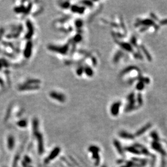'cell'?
Segmentation results:
<instances>
[{
	"label": "cell",
	"instance_id": "1",
	"mask_svg": "<svg viewBox=\"0 0 167 167\" xmlns=\"http://www.w3.org/2000/svg\"><path fill=\"white\" fill-rule=\"evenodd\" d=\"M41 82L40 79L34 78H29L19 85L18 89L19 91L22 92L39 90L41 87Z\"/></svg>",
	"mask_w": 167,
	"mask_h": 167
},
{
	"label": "cell",
	"instance_id": "2",
	"mask_svg": "<svg viewBox=\"0 0 167 167\" xmlns=\"http://www.w3.org/2000/svg\"><path fill=\"white\" fill-rule=\"evenodd\" d=\"M49 97L50 99L58 103H65L67 100L66 96L63 92L59 90H53L49 93Z\"/></svg>",
	"mask_w": 167,
	"mask_h": 167
},
{
	"label": "cell",
	"instance_id": "3",
	"mask_svg": "<svg viewBox=\"0 0 167 167\" xmlns=\"http://www.w3.org/2000/svg\"><path fill=\"white\" fill-rule=\"evenodd\" d=\"M135 26L136 27H138L139 26H143V27H154L155 30H158V29L159 28V27L158 25H157L156 23H155V21L154 20H152V19H143V20H141V19H139L137 21V22H136Z\"/></svg>",
	"mask_w": 167,
	"mask_h": 167
},
{
	"label": "cell",
	"instance_id": "4",
	"mask_svg": "<svg viewBox=\"0 0 167 167\" xmlns=\"http://www.w3.org/2000/svg\"><path fill=\"white\" fill-rule=\"evenodd\" d=\"M127 100L128 101V104L125 108V111H130L133 110L135 109L136 106H135V94L134 93H131L128 95L127 97Z\"/></svg>",
	"mask_w": 167,
	"mask_h": 167
},
{
	"label": "cell",
	"instance_id": "5",
	"mask_svg": "<svg viewBox=\"0 0 167 167\" xmlns=\"http://www.w3.org/2000/svg\"><path fill=\"white\" fill-rule=\"evenodd\" d=\"M121 105L122 103L120 101L115 102L112 104V106H111L110 109L111 114H112V115L116 116L118 115Z\"/></svg>",
	"mask_w": 167,
	"mask_h": 167
},
{
	"label": "cell",
	"instance_id": "6",
	"mask_svg": "<svg viewBox=\"0 0 167 167\" xmlns=\"http://www.w3.org/2000/svg\"><path fill=\"white\" fill-rule=\"evenodd\" d=\"M116 42H117V44H118V45H119L122 48H123L124 50H125L126 51L130 52H133V49L131 44L125 42H120L118 40L116 41Z\"/></svg>",
	"mask_w": 167,
	"mask_h": 167
},
{
	"label": "cell",
	"instance_id": "7",
	"mask_svg": "<svg viewBox=\"0 0 167 167\" xmlns=\"http://www.w3.org/2000/svg\"><path fill=\"white\" fill-rule=\"evenodd\" d=\"M151 125L150 123H147V125L144 126V127H142L140 129H139L136 133L135 136H140L142 135L144 133H145L147 131V129H149V128L151 127Z\"/></svg>",
	"mask_w": 167,
	"mask_h": 167
},
{
	"label": "cell",
	"instance_id": "8",
	"mask_svg": "<svg viewBox=\"0 0 167 167\" xmlns=\"http://www.w3.org/2000/svg\"><path fill=\"white\" fill-rule=\"evenodd\" d=\"M134 70H136L139 71V69L138 68V67H136V66L130 65V66H129V67H128L127 68H125V69L121 71V73H120V75L123 76L124 75L130 72V71H131Z\"/></svg>",
	"mask_w": 167,
	"mask_h": 167
},
{
	"label": "cell",
	"instance_id": "9",
	"mask_svg": "<svg viewBox=\"0 0 167 167\" xmlns=\"http://www.w3.org/2000/svg\"><path fill=\"white\" fill-rule=\"evenodd\" d=\"M123 55V52L119 50V51L116 52V54L114 55V56L113 59V62L114 63H118L119 62L120 58H122Z\"/></svg>",
	"mask_w": 167,
	"mask_h": 167
},
{
	"label": "cell",
	"instance_id": "10",
	"mask_svg": "<svg viewBox=\"0 0 167 167\" xmlns=\"http://www.w3.org/2000/svg\"><path fill=\"white\" fill-rule=\"evenodd\" d=\"M141 49L142 50L143 53L145 54V56H146V57L147 58V59L149 61H151V60H152V57H151L150 54L149 53V52L147 51V49H146V48H145V46H141Z\"/></svg>",
	"mask_w": 167,
	"mask_h": 167
},
{
	"label": "cell",
	"instance_id": "11",
	"mask_svg": "<svg viewBox=\"0 0 167 167\" xmlns=\"http://www.w3.org/2000/svg\"><path fill=\"white\" fill-rule=\"evenodd\" d=\"M119 135L122 137L125 138L126 139H133L134 138V136L133 135L127 133V132L125 131H122L121 133H120Z\"/></svg>",
	"mask_w": 167,
	"mask_h": 167
},
{
	"label": "cell",
	"instance_id": "12",
	"mask_svg": "<svg viewBox=\"0 0 167 167\" xmlns=\"http://www.w3.org/2000/svg\"><path fill=\"white\" fill-rule=\"evenodd\" d=\"M152 147L153 148H154L155 150H157L158 151V152H160L161 153H163V150L162 149V148L161 147V145H160V144H158V142H154L152 143Z\"/></svg>",
	"mask_w": 167,
	"mask_h": 167
},
{
	"label": "cell",
	"instance_id": "13",
	"mask_svg": "<svg viewBox=\"0 0 167 167\" xmlns=\"http://www.w3.org/2000/svg\"><path fill=\"white\" fill-rule=\"evenodd\" d=\"M144 87H145V83H143V82H142V81H139V82L137 83L136 86V88L137 90L139 91L142 90L144 88Z\"/></svg>",
	"mask_w": 167,
	"mask_h": 167
},
{
	"label": "cell",
	"instance_id": "14",
	"mask_svg": "<svg viewBox=\"0 0 167 167\" xmlns=\"http://www.w3.org/2000/svg\"><path fill=\"white\" fill-rule=\"evenodd\" d=\"M127 150L128 151H129L130 153H133V154H139V151L137 150V149H136L135 148H134L133 147H129L127 148Z\"/></svg>",
	"mask_w": 167,
	"mask_h": 167
},
{
	"label": "cell",
	"instance_id": "15",
	"mask_svg": "<svg viewBox=\"0 0 167 167\" xmlns=\"http://www.w3.org/2000/svg\"><path fill=\"white\" fill-rule=\"evenodd\" d=\"M137 100L138 102V103L139 106H142V104L143 103V101L142 98V95L141 94H138L137 95Z\"/></svg>",
	"mask_w": 167,
	"mask_h": 167
},
{
	"label": "cell",
	"instance_id": "16",
	"mask_svg": "<svg viewBox=\"0 0 167 167\" xmlns=\"http://www.w3.org/2000/svg\"><path fill=\"white\" fill-rule=\"evenodd\" d=\"M130 42H131V44L132 45H133L135 46H137V40L136 38V37L135 36H133L131 38L130 40Z\"/></svg>",
	"mask_w": 167,
	"mask_h": 167
},
{
	"label": "cell",
	"instance_id": "17",
	"mask_svg": "<svg viewBox=\"0 0 167 167\" xmlns=\"http://www.w3.org/2000/svg\"><path fill=\"white\" fill-rule=\"evenodd\" d=\"M115 145H116V148H117V149H118V151L119 152V153H120V154H123V150H122V148H120V144L119 143V142H117V141L116 142Z\"/></svg>",
	"mask_w": 167,
	"mask_h": 167
},
{
	"label": "cell",
	"instance_id": "18",
	"mask_svg": "<svg viewBox=\"0 0 167 167\" xmlns=\"http://www.w3.org/2000/svg\"><path fill=\"white\" fill-rule=\"evenodd\" d=\"M134 57H135L136 59H142L143 57L142 56L141 54H140L139 53H135L134 54Z\"/></svg>",
	"mask_w": 167,
	"mask_h": 167
},
{
	"label": "cell",
	"instance_id": "19",
	"mask_svg": "<svg viewBox=\"0 0 167 167\" xmlns=\"http://www.w3.org/2000/svg\"><path fill=\"white\" fill-rule=\"evenodd\" d=\"M150 16L151 18L152 19V20H154L155 21V20H158V19H157V17L155 15V14L151 13L150 14Z\"/></svg>",
	"mask_w": 167,
	"mask_h": 167
},
{
	"label": "cell",
	"instance_id": "20",
	"mask_svg": "<svg viewBox=\"0 0 167 167\" xmlns=\"http://www.w3.org/2000/svg\"><path fill=\"white\" fill-rule=\"evenodd\" d=\"M160 24L161 25H166L167 24V19H163L162 21H161L160 22Z\"/></svg>",
	"mask_w": 167,
	"mask_h": 167
},
{
	"label": "cell",
	"instance_id": "21",
	"mask_svg": "<svg viewBox=\"0 0 167 167\" xmlns=\"http://www.w3.org/2000/svg\"><path fill=\"white\" fill-rule=\"evenodd\" d=\"M147 29H148V27H143L142 28H141V30H140V32H145V30H147Z\"/></svg>",
	"mask_w": 167,
	"mask_h": 167
}]
</instances>
